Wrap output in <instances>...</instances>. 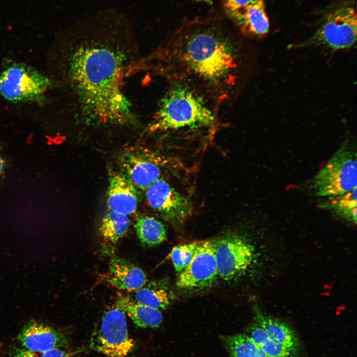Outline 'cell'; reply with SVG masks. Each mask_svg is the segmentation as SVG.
<instances>
[{"instance_id":"obj_1","label":"cell","mask_w":357,"mask_h":357,"mask_svg":"<svg viewBox=\"0 0 357 357\" xmlns=\"http://www.w3.org/2000/svg\"><path fill=\"white\" fill-rule=\"evenodd\" d=\"M66 80L76 120L88 125L133 124L123 80L139 60L130 20L115 8L77 20L68 30Z\"/></svg>"},{"instance_id":"obj_2","label":"cell","mask_w":357,"mask_h":357,"mask_svg":"<svg viewBox=\"0 0 357 357\" xmlns=\"http://www.w3.org/2000/svg\"><path fill=\"white\" fill-rule=\"evenodd\" d=\"M138 64L167 80L195 85L221 106L238 95L243 53L234 34L218 21L194 20L178 28Z\"/></svg>"},{"instance_id":"obj_3","label":"cell","mask_w":357,"mask_h":357,"mask_svg":"<svg viewBox=\"0 0 357 357\" xmlns=\"http://www.w3.org/2000/svg\"><path fill=\"white\" fill-rule=\"evenodd\" d=\"M147 129L151 133L215 129L221 105L195 85L169 80Z\"/></svg>"},{"instance_id":"obj_4","label":"cell","mask_w":357,"mask_h":357,"mask_svg":"<svg viewBox=\"0 0 357 357\" xmlns=\"http://www.w3.org/2000/svg\"><path fill=\"white\" fill-rule=\"evenodd\" d=\"M357 172L356 151L344 143L314 176L311 189L322 198L346 193L357 188Z\"/></svg>"},{"instance_id":"obj_5","label":"cell","mask_w":357,"mask_h":357,"mask_svg":"<svg viewBox=\"0 0 357 357\" xmlns=\"http://www.w3.org/2000/svg\"><path fill=\"white\" fill-rule=\"evenodd\" d=\"M357 32L355 9L341 6L329 13L314 33L295 48L322 46L333 51L349 49L356 41Z\"/></svg>"},{"instance_id":"obj_6","label":"cell","mask_w":357,"mask_h":357,"mask_svg":"<svg viewBox=\"0 0 357 357\" xmlns=\"http://www.w3.org/2000/svg\"><path fill=\"white\" fill-rule=\"evenodd\" d=\"M51 81L36 69L23 63L8 65L0 75V94L13 102L38 101L51 86Z\"/></svg>"},{"instance_id":"obj_7","label":"cell","mask_w":357,"mask_h":357,"mask_svg":"<svg viewBox=\"0 0 357 357\" xmlns=\"http://www.w3.org/2000/svg\"><path fill=\"white\" fill-rule=\"evenodd\" d=\"M90 347L108 357H127L134 348L124 313L118 307L107 311L100 328L91 337Z\"/></svg>"},{"instance_id":"obj_8","label":"cell","mask_w":357,"mask_h":357,"mask_svg":"<svg viewBox=\"0 0 357 357\" xmlns=\"http://www.w3.org/2000/svg\"><path fill=\"white\" fill-rule=\"evenodd\" d=\"M144 190L149 206L174 225L182 224L191 213L192 205L189 200L162 178Z\"/></svg>"},{"instance_id":"obj_9","label":"cell","mask_w":357,"mask_h":357,"mask_svg":"<svg viewBox=\"0 0 357 357\" xmlns=\"http://www.w3.org/2000/svg\"><path fill=\"white\" fill-rule=\"evenodd\" d=\"M253 255V246L238 235H230L216 240L219 276L230 281L241 276L251 264Z\"/></svg>"},{"instance_id":"obj_10","label":"cell","mask_w":357,"mask_h":357,"mask_svg":"<svg viewBox=\"0 0 357 357\" xmlns=\"http://www.w3.org/2000/svg\"><path fill=\"white\" fill-rule=\"evenodd\" d=\"M119 160L121 172L137 189L145 190L161 178L159 157L147 149L127 148L120 154Z\"/></svg>"},{"instance_id":"obj_11","label":"cell","mask_w":357,"mask_h":357,"mask_svg":"<svg viewBox=\"0 0 357 357\" xmlns=\"http://www.w3.org/2000/svg\"><path fill=\"white\" fill-rule=\"evenodd\" d=\"M215 243L216 240L201 241L188 265L179 274L177 281L178 288L202 289L214 284L219 276Z\"/></svg>"},{"instance_id":"obj_12","label":"cell","mask_w":357,"mask_h":357,"mask_svg":"<svg viewBox=\"0 0 357 357\" xmlns=\"http://www.w3.org/2000/svg\"><path fill=\"white\" fill-rule=\"evenodd\" d=\"M21 347L29 351L44 352L65 348L67 339L64 333L42 322H27L17 336Z\"/></svg>"},{"instance_id":"obj_13","label":"cell","mask_w":357,"mask_h":357,"mask_svg":"<svg viewBox=\"0 0 357 357\" xmlns=\"http://www.w3.org/2000/svg\"><path fill=\"white\" fill-rule=\"evenodd\" d=\"M137 188L121 172L110 171L107 191L109 210L128 216L136 212Z\"/></svg>"},{"instance_id":"obj_14","label":"cell","mask_w":357,"mask_h":357,"mask_svg":"<svg viewBox=\"0 0 357 357\" xmlns=\"http://www.w3.org/2000/svg\"><path fill=\"white\" fill-rule=\"evenodd\" d=\"M226 13L245 36L262 37L269 32V19L263 0H255L239 9Z\"/></svg>"},{"instance_id":"obj_15","label":"cell","mask_w":357,"mask_h":357,"mask_svg":"<svg viewBox=\"0 0 357 357\" xmlns=\"http://www.w3.org/2000/svg\"><path fill=\"white\" fill-rule=\"evenodd\" d=\"M105 279L115 288L126 291H137L147 281L146 276L141 268L121 258L111 260Z\"/></svg>"},{"instance_id":"obj_16","label":"cell","mask_w":357,"mask_h":357,"mask_svg":"<svg viewBox=\"0 0 357 357\" xmlns=\"http://www.w3.org/2000/svg\"><path fill=\"white\" fill-rule=\"evenodd\" d=\"M255 323L273 340L297 352L298 339L294 331L286 324L266 314L258 306L253 308Z\"/></svg>"},{"instance_id":"obj_17","label":"cell","mask_w":357,"mask_h":357,"mask_svg":"<svg viewBox=\"0 0 357 357\" xmlns=\"http://www.w3.org/2000/svg\"><path fill=\"white\" fill-rule=\"evenodd\" d=\"M116 307L122 310L141 328H155L162 322L163 315L160 310L153 308L128 297H120Z\"/></svg>"},{"instance_id":"obj_18","label":"cell","mask_w":357,"mask_h":357,"mask_svg":"<svg viewBox=\"0 0 357 357\" xmlns=\"http://www.w3.org/2000/svg\"><path fill=\"white\" fill-rule=\"evenodd\" d=\"M320 208L329 210L339 218L357 224V188L346 193L322 198Z\"/></svg>"},{"instance_id":"obj_19","label":"cell","mask_w":357,"mask_h":357,"mask_svg":"<svg viewBox=\"0 0 357 357\" xmlns=\"http://www.w3.org/2000/svg\"><path fill=\"white\" fill-rule=\"evenodd\" d=\"M135 300L153 308L165 309L171 304V296L163 281H154L137 290Z\"/></svg>"},{"instance_id":"obj_20","label":"cell","mask_w":357,"mask_h":357,"mask_svg":"<svg viewBox=\"0 0 357 357\" xmlns=\"http://www.w3.org/2000/svg\"><path fill=\"white\" fill-rule=\"evenodd\" d=\"M134 227L138 238L144 245L156 246L166 239L167 231L164 224L153 217H139Z\"/></svg>"},{"instance_id":"obj_21","label":"cell","mask_w":357,"mask_h":357,"mask_svg":"<svg viewBox=\"0 0 357 357\" xmlns=\"http://www.w3.org/2000/svg\"><path fill=\"white\" fill-rule=\"evenodd\" d=\"M231 357H269L246 334L222 337Z\"/></svg>"},{"instance_id":"obj_22","label":"cell","mask_w":357,"mask_h":357,"mask_svg":"<svg viewBox=\"0 0 357 357\" xmlns=\"http://www.w3.org/2000/svg\"><path fill=\"white\" fill-rule=\"evenodd\" d=\"M129 223L128 216L109 210L102 219L100 235L105 242L115 244L125 234Z\"/></svg>"},{"instance_id":"obj_23","label":"cell","mask_w":357,"mask_h":357,"mask_svg":"<svg viewBox=\"0 0 357 357\" xmlns=\"http://www.w3.org/2000/svg\"><path fill=\"white\" fill-rule=\"evenodd\" d=\"M247 335L269 357H294L296 352L273 340L255 323L248 329Z\"/></svg>"},{"instance_id":"obj_24","label":"cell","mask_w":357,"mask_h":357,"mask_svg":"<svg viewBox=\"0 0 357 357\" xmlns=\"http://www.w3.org/2000/svg\"><path fill=\"white\" fill-rule=\"evenodd\" d=\"M201 241L182 244L175 246L171 253V259L176 271L179 274L183 271L192 259Z\"/></svg>"},{"instance_id":"obj_25","label":"cell","mask_w":357,"mask_h":357,"mask_svg":"<svg viewBox=\"0 0 357 357\" xmlns=\"http://www.w3.org/2000/svg\"><path fill=\"white\" fill-rule=\"evenodd\" d=\"M10 357H74L72 353L64 348H56L44 352L29 351L22 347L12 350Z\"/></svg>"},{"instance_id":"obj_26","label":"cell","mask_w":357,"mask_h":357,"mask_svg":"<svg viewBox=\"0 0 357 357\" xmlns=\"http://www.w3.org/2000/svg\"><path fill=\"white\" fill-rule=\"evenodd\" d=\"M226 12L239 9L256 0H222Z\"/></svg>"},{"instance_id":"obj_27","label":"cell","mask_w":357,"mask_h":357,"mask_svg":"<svg viewBox=\"0 0 357 357\" xmlns=\"http://www.w3.org/2000/svg\"><path fill=\"white\" fill-rule=\"evenodd\" d=\"M5 165L6 162L5 160L0 155V177L4 172Z\"/></svg>"},{"instance_id":"obj_28","label":"cell","mask_w":357,"mask_h":357,"mask_svg":"<svg viewBox=\"0 0 357 357\" xmlns=\"http://www.w3.org/2000/svg\"><path fill=\"white\" fill-rule=\"evenodd\" d=\"M201 0V1H205L207 3H211L212 0Z\"/></svg>"},{"instance_id":"obj_29","label":"cell","mask_w":357,"mask_h":357,"mask_svg":"<svg viewBox=\"0 0 357 357\" xmlns=\"http://www.w3.org/2000/svg\"><path fill=\"white\" fill-rule=\"evenodd\" d=\"M0 346H1V345H0Z\"/></svg>"}]
</instances>
